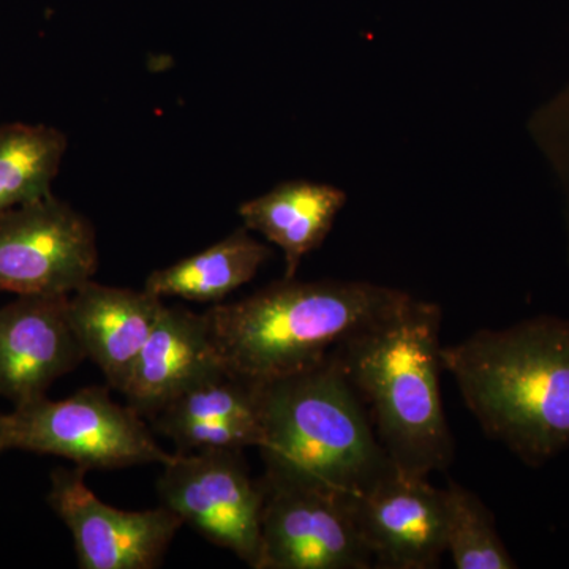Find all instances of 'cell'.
Returning <instances> with one entry per match:
<instances>
[{"mask_svg": "<svg viewBox=\"0 0 569 569\" xmlns=\"http://www.w3.org/2000/svg\"><path fill=\"white\" fill-rule=\"evenodd\" d=\"M482 432L538 468L569 448V320L539 316L441 347Z\"/></svg>", "mask_w": 569, "mask_h": 569, "instance_id": "cell-1", "label": "cell"}, {"mask_svg": "<svg viewBox=\"0 0 569 569\" xmlns=\"http://www.w3.org/2000/svg\"><path fill=\"white\" fill-rule=\"evenodd\" d=\"M441 321L440 306L410 295L395 312L332 350L378 441L406 477L429 478L455 460L440 395Z\"/></svg>", "mask_w": 569, "mask_h": 569, "instance_id": "cell-2", "label": "cell"}, {"mask_svg": "<svg viewBox=\"0 0 569 569\" xmlns=\"http://www.w3.org/2000/svg\"><path fill=\"white\" fill-rule=\"evenodd\" d=\"M408 296L370 282L283 277L204 316L223 369L263 387L320 366L343 340L395 312Z\"/></svg>", "mask_w": 569, "mask_h": 569, "instance_id": "cell-3", "label": "cell"}, {"mask_svg": "<svg viewBox=\"0 0 569 569\" xmlns=\"http://www.w3.org/2000/svg\"><path fill=\"white\" fill-rule=\"evenodd\" d=\"M264 479L358 497L395 471L335 356L260 387Z\"/></svg>", "mask_w": 569, "mask_h": 569, "instance_id": "cell-4", "label": "cell"}, {"mask_svg": "<svg viewBox=\"0 0 569 569\" xmlns=\"http://www.w3.org/2000/svg\"><path fill=\"white\" fill-rule=\"evenodd\" d=\"M110 387H88L63 400L48 397L14 407L6 417V449L58 456L74 467L116 470L168 462L132 407L111 399Z\"/></svg>", "mask_w": 569, "mask_h": 569, "instance_id": "cell-5", "label": "cell"}, {"mask_svg": "<svg viewBox=\"0 0 569 569\" xmlns=\"http://www.w3.org/2000/svg\"><path fill=\"white\" fill-rule=\"evenodd\" d=\"M163 507L194 531L258 569L264 488L242 449L176 452L157 481Z\"/></svg>", "mask_w": 569, "mask_h": 569, "instance_id": "cell-6", "label": "cell"}, {"mask_svg": "<svg viewBox=\"0 0 569 569\" xmlns=\"http://www.w3.org/2000/svg\"><path fill=\"white\" fill-rule=\"evenodd\" d=\"M99 269L96 228L54 194L0 216V290L71 295Z\"/></svg>", "mask_w": 569, "mask_h": 569, "instance_id": "cell-7", "label": "cell"}, {"mask_svg": "<svg viewBox=\"0 0 569 569\" xmlns=\"http://www.w3.org/2000/svg\"><path fill=\"white\" fill-rule=\"evenodd\" d=\"M261 553L258 569L376 567L355 512V497L280 485L261 478Z\"/></svg>", "mask_w": 569, "mask_h": 569, "instance_id": "cell-8", "label": "cell"}, {"mask_svg": "<svg viewBox=\"0 0 569 569\" xmlns=\"http://www.w3.org/2000/svg\"><path fill=\"white\" fill-rule=\"evenodd\" d=\"M81 467L56 468L47 501L73 538L81 569H153L181 530L170 508L126 511L100 500Z\"/></svg>", "mask_w": 569, "mask_h": 569, "instance_id": "cell-9", "label": "cell"}, {"mask_svg": "<svg viewBox=\"0 0 569 569\" xmlns=\"http://www.w3.org/2000/svg\"><path fill=\"white\" fill-rule=\"evenodd\" d=\"M377 568L433 569L447 552L445 490L395 470L353 498Z\"/></svg>", "mask_w": 569, "mask_h": 569, "instance_id": "cell-10", "label": "cell"}, {"mask_svg": "<svg viewBox=\"0 0 569 569\" xmlns=\"http://www.w3.org/2000/svg\"><path fill=\"white\" fill-rule=\"evenodd\" d=\"M69 296H18L0 307V396L14 407L47 397L86 359L67 312Z\"/></svg>", "mask_w": 569, "mask_h": 569, "instance_id": "cell-11", "label": "cell"}, {"mask_svg": "<svg viewBox=\"0 0 569 569\" xmlns=\"http://www.w3.org/2000/svg\"><path fill=\"white\" fill-rule=\"evenodd\" d=\"M222 370L204 313L164 307L121 395L142 418H153L187 389Z\"/></svg>", "mask_w": 569, "mask_h": 569, "instance_id": "cell-12", "label": "cell"}, {"mask_svg": "<svg viewBox=\"0 0 569 569\" xmlns=\"http://www.w3.org/2000/svg\"><path fill=\"white\" fill-rule=\"evenodd\" d=\"M163 299L91 280L69 296L70 325L86 359L102 370L108 387L121 392L138 355L164 310Z\"/></svg>", "mask_w": 569, "mask_h": 569, "instance_id": "cell-13", "label": "cell"}, {"mask_svg": "<svg viewBox=\"0 0 569 569\" xmlns=\"http://www.w3.org/2000/svg\"><path fill=\"white\" fill-rule=\"evenodd\" d=\"M347 194L328 183L283 182L239 206L244 227L280 247L284 279H293L307 254L328 238Z\"/></svg>", "mask_w": 569, "mask_h": 569, "instance_id": "cell-14", "label": "cell"}, {"mask_svg": "<svg viewBox=\"0 0 569 569\" xmlns=\"http://www.w3.org/2000/svg\"><path fill=\"white\" fill-rule=\"evenodd\" d=\"M271 257V247L254 239L249 228H238L203 252L151 272L144 290L162 299L219 305L228 295L249 283Z\"/></svg>", "mask_w": 569, "mask_h": 569, "instance_id": "cell-15", "label": "cell"}, {"mask_svg": "<svg viewBox=\"0 0 569 569\" xmlns=\"http://www.w3.org/2000/svg\"><path fill=\"white\" fill-rule=\"evenodd\" d=\"M67 146L61 130L43 123L0 127V216L51 194Z\"/></svg>", "mask_w": 569, "mask_h": 569, "instance_id": "cell-16", "label": "cell"}, {"mask_svg": "<svg viewBox=\"0 0 569 569\" xmlns=\"http://www.w3.org/2000/svg\"><path fill=\"white\" fill-rule=\"evenodd\" d=\"M447 552L458 569H516L518 563L498 535L492 512L471 490L449 481Z\"/></svg>", "mask_w": 569, "mask_h": 569, "instance_id": "cell-17", "label": "cell"}, {"mask_svg": "<svg viewBox=\"0 0 569 569\" xmlns=\"http://www.w3.org/2000/svg\"><path fill=\"white\" fill-rule=\"evenodd\" d=\"M244 417H260V387L222 370L176 397L152 422L157 429L174 422Z\"/></svg>", "mask_w": 569, "mask_h": 569, "instance_id": "cell-18", "label": "cell"}, {"mask_svg": "<svg viewBox=\"0 0 569 569\" xmlns=\"http://www.w3.org/2000/svg\"><path fill=\"white\" fill-rule=\"evenodd\" d=\"M157 432L173 440L178 452L204 449L260 448L263 426L260 417L204 419L157 427Z\"/></svg>", "mask_w": 569, "mask_h": 569, "instance_id": "cell-19", "label": "cell"}, {"mask_svg": "<svg viewBox=\"0 0 569 569\" xmlns=\"http://www.w3.org/2000/svg\"><path fill=\"white\" fill-rule=\"evenodd\" d=\"M530 130L559 179L569 258V84L535 112Z\"/></svg>", "mask_w": 569, "mask_h": 569, "instance_id": "cell-20", "label": "cell"}, {"mask_svg": "<svg viewBox=\"0 0 569 569\" xmlns=\"http://www.w3.org/2000/svg\"><path fill=\"white\" fill-rule=\"evenodd\" d=\"M6 417H7V415L0 413V455H2L3 451H7V449H6Z\"/></svg>", "mask_w": 569, "mask_h": 569, "instance_id": "cell-21", "label": "cell"}]
</instances>
